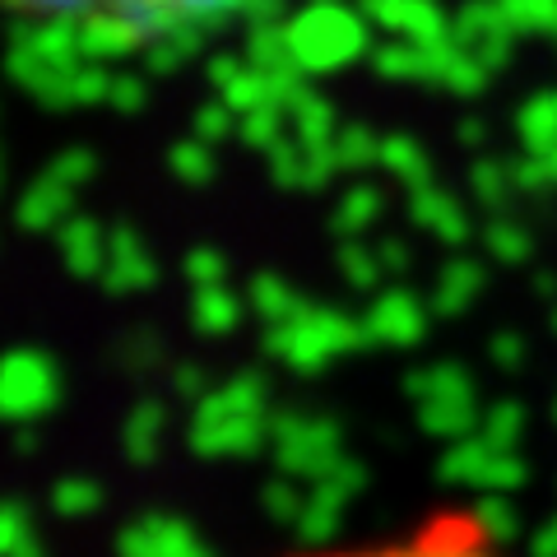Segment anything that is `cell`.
I'll return each instance as SVG.
<instances>
[{"instance_id": "53", "label": "cell", "mask_w": 557, "mask_h": 557, "mask_svg": "<svg viewBox=\"0 0 557 557\" xmlns=\"http://www.w3.org/2000/svg\"><path fill=\"white\" fill-rule=\"evenodd\" d=\"M182 14H190V20H205L209 28L214 24H223L228 14H237L242 10V0H172Z\"/></svg>"}, {"instance_id": "47", "label": "cell", "mask_w": 557, "mask_h": 557, "mask_svg": "<svg viewBox=\"0 0 557 557\" xmlns=\"http://www.w3.org/2000/svg\"><path fill=\"white\" fill-rule=\"evenodd\" d=\"M237 121H242V116H237L228 102H223V94H219L214 102H205V108L196 112V135L209 139V145H223L228 135H237Z\"/></svg>"}, {"instance_id": "26", "label": "cell", "mask_w": 557, "mask_h": 557, "mask_svg": "<svg viewBox=\"0 0 557 557\" xmlns=\"http://www.w3.org/2000/svg\"><path fill=\"white\" fill-rule=\"evenodd\" d=\"M381 209H386V196H381L376 186H368V182L348 186L344 196L335 200V214H330V233H335L339 242L372 233V223L381 219Z\"/></svg>"}, {"instance_id": "11", "label": "cell", "mask_w": 557, "mask_h": 557, "mask_svg": "<svg viewBox=\"0 0 557 557\" xmlns=\"http://www.w3.org/2000/svg\"><path fill=\"white\" fill-rule=\"evenodd\" d=\"M116 548H121V557H209L196 530H190L182 516H163V511L135 516V525L121 530Z\"/></svg>"}, {"instance_id": "50", "label": "cell", "mask_w": 557, "mask_h": 557, "mask_svg": "<svg viewBox=\"0 0 557 557\" xmlns=\"http://www.w3.org/2000/svg\"><path fill=\"white\" fill-rule=\"evenodd\" d=\"M487 358H493L497 372H520L525 368V358H530V344L520 339L516 330H497L493 344H487Z\"/></svg>"}, {"instance_id": "61", "label": "cell", "mask_w": 557, "mask_h": 557, "mask_svg": "<svg viewBox=\"0 0 557 557\" xmlns=\"http://www.w3.org/2000/svg\"><path fill=\"white\" fill-rule=\"evenodd\" d=\"M534 288L544 293V298H557V274H548V270H544V274L534 278Z\"/></svg>"}, {"instance_id": "43", "label": "cell", "mask_w": 557, "mask_h": 557, "mask_svg": "<svg viewBox=\"0 0 557 557\" xmlns=\"http://www.w3.org/2000/svg\"><path fill=\"white\" fill-rule=\"evenodd\" d=\"M284 121H288V112L284 108H256V112H247L237 121V139L247 145L251 153H270L278 139H284Z\"/></svg>"}, {"instance_id": "15", "label": "cell", "mask_w": 557, "mask_h": 557, "mask_svg": "<svg viewBox=\"0 0 557 557\" xmlns=\"http://www.w3.org/2000/svg\"><path fill=\"white\" fill-rule=\"evenodd\" d=\"M409 219H413L423 233H432L437 242H446V247H460V242H469V233H474V228H469L465 205L450 196L446 186H437V182L409 190Z\"/></svg>"}, {"instance_id": "18", "label": "cell", "mask_w": 557, "mask_h": 557, "mask_svg": "<svg viewBox=\"0 0 557 557\" xmlns=\"http://www.w3.org/2000/svg\"><path fill=\"white\" fill-rule=\"evenodd\" d=\"M242 311H247V293H233L228 284H205L190 298V325L205 339H228L242 325Z\"/></svg>"}, {"instance_id": "4", "label": "cell", "mask_w": 557, "mask_h": 557, "mask_svg": "<svg viewBox=\"0 0 557 557\" xmlns=\"http://www.w3.org/2000/svg\"><path fill=\"white\" fill-rule=\"evenodd\" d=\"M61 395H65V381L47 348H14L5 368H0V413L14 428L42 423L47 413H57Z\"/></svg>"}, {"instance_id": "46", "label": "cell", "mask_w": 557, "mask_h": 557, "mask_svg": "<svg viewBox=\"0 0 557 557\" xmlns=\"http://www.w3.org/2000/svg\"><path fill=\"white\" fill-rule=\"evenodd\" d=\"M228 270L233 260L223 256L219 247H190L182 260V274L190 278V288H205V284H228Z\"/></svg>"}, {"instance_id": "9", "label": "cell", "mask_w": 557, "mask_h": 557, "mask_svg": "<svg viewBox=\"0 0 557 557\" xmlns=\"http://www.w3.org/2000/svg\"><path fill=\"white\" fill-rule=\"evenodd\" d=\"M112 298H131V293H145L159 284V260H153L149 242L139 237L135 223H112L108 233V270L98 278Z\"/></svg>"}, {"instance_id": "23", "label": "cell", "mask_w": 557, "mask_h": 557, "mask_svg": "<svg viewBox=\"0 0 557 557\" xmlns=\"http://www.w3.org/2000/svg\"><path fill=\"white\" fill-rule=\"evenodd\" d=\"M405 395L413 405H428V399H479V386L460 362H428V368H413L405 376Z\"/></svg>"}, {"instance_id": "40", "label": "cell", "mask_w": 557, "mask_h": 557, "mask_svg": "<svg viewBox=\"0 0 557 557\" xmlns=\"http://www.w3.org/2000/svg\"><path fill=\"white\" fill-rule=\"evenodd\" d=\"M335 153H339V168L344 172H368L372 163L381 168V135L348 121V126L335 131Z\"/></svg>"}, {"instance_id": "22", "label": "cell", "mask_w": 557, "mask_h": 557, "mask_svg": "<svg viewBox=\"0 0 557 557\" xmlns=\"http://www.w3.org/2000/svg\"><path fill=\"white\" fill-rule=\"evenodd\" d=\"M163 432H168V405L163 399H139L131 409L126 428H121V446H126L131 465H153L163 456Z\"/></svg>"}, {"instance_id": "57", "label": "cell", "mask_w": 557, "mask_h": 557, "mask_svg": "<svg viewBox=\"0 0 557 557\" xmlns=\"http://www.w3.org/2000/svg\"><path fill=\"white\" fill-rule=\"evenodd\" d=\"M381 557H479L474 548L456 544V539H428L423 548H409V553H381Z\"/></svg>"}, {"instance_id": "2", "label": "cell", "mask_w": 557, "mask_h": 557, "mask_svg": "<svg viewBox=\"0 0 557 557\" xmlns=\"http://www.w3.org/2000/svg\"><path fill=\"white\" fill-rule=\"evenodd\" d=\"M288 42L307 75H335L358 57H368L372 33L362 10H348L339 0H311L288 20Z\"/></svg>"}, {"instance_id": "55", "label": "cell", "mask_w": 557, "mask_h": 557, "mask_svg": "<svg viewBox=\"0 0 557 557\" xmlns=\"http://www.w3.org/2000/svg\"><path fill=\"white\" fill-rule=\"evenodd\" d=\"M376 256H381V265H386V274H409V265H413L409 242H399V237H381Z\"/></svg>"}, {"instance_id": "35", "label": "cell", "mask_w": 557, "mask_h": 557, "mask_svg": "<svg viewBox=\"0 0 557 557\" xmlns=\"http://www.w3.org/2000/svg\"><path fill=\"white\" fill-rule=\"evenodd\" d=\"M0 553L5 557H42L38 525H33V511L20 497L0 507Z\"/></svg>"}, {"instance_id": "21", "label": "cell", "mask_w": 557, "mask_h": 557, "mask_svg": "<svg viewBox=\"0 0 557 557\" xmlns=\"http://www.w3.org/2000/svg\"><path fill=\"white\" fill-rule=\"evenodd\" d=\"M205 38H209L205 20H182L177 28L149 38L145 42V75H172V70H182L190 57H200L205 51Z\"/></svg>"}, {"instance_id": "37", "label": "cell", "mask_w": 557, "mask_h": 557, "mask_svg": "<svg viewBox=\"0 0 557 557\" xmlns=\"http://www.w3.org/2000/svg\"><path fill=\"white\" fill-rule=\"evenodd\" d=\"M525 428H530L525 405H520V399H497V405L483 413L479 437H483L487 446H497V450H516L520 437H525Z\"/></svg>"}, {"instance_id": "7", "label": "cell", "mask_w": 557, "mask_h": 557, "mask_svg": "<svg viewBox=\"0 0 557 557\" xmlns=\"http://www.w3.org/2000/svg\"><path fill=\"white\" fill-rule=\"evenodd\" d=\"M270 446V413H214L190 423V450L200 460H251Z\"/></svg>"}, {"instance_id": "51", "label": "cell", "mask_w": 557, "mask_h": 557, "mask_svg": "<svg viewBox=\"0 0 557 557\" xmlns=\"http://www.w3.org/2000/svg\"><path fill=\"white\" fill-rule=\"evenodd\" d=\"M209 391H214V376H209L205 362H182V368L172 372V395L186 399V405H200Z\"/></svg>"}, {"instance_id": "12", "label": "cell", "mask_w": 557, "mask_h": 557, "mask_svg": "<svg viewBox=\"0 0 557 557\" xmlns=\"http://www.w3.org/2000/svg\"><path fill=\"white\" fill-rule=\"evenodd\" d=\"M145 33H139L126 14H116L112 5H98L89 14H79V47L89 61H121V57H135V51H145Z\"/></svg>"}, {"instance_id": "59", "label": "cell", "mask_w": 557, "mask_h": 557, "mask_svg": "<svg viewBox=\"0 0 557 557\" xmlns=\"http://www.w3.org/2000/svg\"><path fill=\"white\" fill-rule=\"evenodd\" d=\"M530 553H534V557H557V516L530 539Z\"/></svg>"}, {"instance_id": "13", "label": "cell", "mask_w": 557, "mask_h": 557, "mask_svg": "<svg viewBox=\"0 0 557 557\" xmlns=\"http://www.w3.org/2000/svg\"><path fill=\"white\" fill-rule=\"evenodd\" d=\"M446 47H423V42H409V38H391L372 47V65L381 79H395V84H442V65H446Z\"/></svg>"}, {"instance_id": "48", "label": "cell", "mask_w": 557, "mask_h": 557, "mask_svg": "<svg viewBox=\"0 0 557 557\" xmlns=\"http://www.w3.org/2000/svg\"><path fill=\"white\" fill-rule=\"evenodd\" d=\"M159 358H163L159 330H135V335H126V344H121V362H126L131 372H149Z\"/></svg>"}, {"instance_id": "6", "label": "cell", "mask_w": 557, "mask_h": 557, "mask_svg": "<svg viewBox=\"0 0 557 557\" xmlns=\"http://www.w3.org/2000/svg\"><path fill=\"white\" fill-rule=\"evenodd\" d=\"M450 38H456L465 51H474L493 75H502L507 61H511V51H516L520 33L511 28L502 0H465V5L450 14Z\"/></svg>"}, {"instance_id": "56", "label": "cell", "mask_w": 557, "mask_h": 557, "mask_svg": "<svg viewBox=\"0 0 557 557\" xmlns=\"http://www.w3.org/2000/svg\"><path fill=\"white\" fill-rule=\"evenodd\" d=\"M242 70H247V57H233V51H223V57H209L205 75H209V84H214V89L223 94V89H228V84L242 75Z\"/></svg>"}, {"instance_id": "49", "label": "cell", "mask_w": 557, "mask_h": 557, "mask_svg": "<svg viewBox=\"0 0 557 557\" xmlns=\"http://www.w3.org/2000/svg\"><path fill=\"white\" fill-rule=\"evenodd\" d=\"M108 108H112V112H121V116L145 112V108H149V79H145V75H116V79H112V98H108Z\"/></svg>"}, {"instance_id": "42", "label": "cell", "mask_w": 557, "mask_h": 557, "mask_svg": "<svg viewBox=\"0 0 557 557\" xmlns=\"http://www.w3.org/2000/svg\"><path fill=\"white\" fill-rule=\"evenodd\" d=\"M520 38H557V0H502Z\"/></svg>"}, {"instance_id": "5", "label": "cell", "mask_w": 557, "mask_h": 557, "mask_svg": "<svg viewBox=\"0 0 557 557\" xmlns=\"http://www.w3.org/2000/svg\"><path fill=\"white\" fill-rule=\"evenodd\" d=\"M437 479L450 487H479V493H516L530 483V465L516 450L487 446L479 432L446 446V456L437 460Z\"/></svg>"}, {"instance_id": "44", "label": "cell", "mask_w": 557, "mask_h": 557, "mask_svg": "<svg viewBox=\"0 0 557 557\" xmlns=\"http://www.w3.org/2000/svg\"><path fill=\"white\" fill-rule=\"evenodd\" d=\"M265 163H270V182L278 190H302L307 182V149H302V139H278V145L265 153Z\"/></svg>"}, {"instance_id": "54", "label": "cell", "mask_w": 557, "mask_h": 557, "mask_svg": "<svg viewBox=\"0 0 557 557\" xmlns=\"http://www.w3.org/2000/svg\"><path fill=\"white\" fill-rule=\"evenodd\" d=\"M242 20L247 24H288V0H242Z\"/></svg>"}, {"instance_id": "33", "label": "cell", "mask_w": 557, "mask_h": 557, "mask_svg": "<svg viewBox=\"0 0 557 557\" xmlns=\"http://www.w3.org/2000/svg\"><path fill=\"white\" fill-rule=\"evenodd\" d=\"M469 525L483 539H493V544H511L520 534V507L511 502V493H483L474 511H469Z\"/></svg>"}, {"instance_id": "19", "label": "cell", "mask_w": 557, "mask_h": 557, "mask_svg": "<svg viewBox=\"0 0 557 557\" xmlns=\"http://www.w3.org/2000/svg\"><path fill=\"white\" fill-rule=\"evenodd\" d=\"M214 413H270V376L256 368L228 376L196 405V418H214Z\"/></svg>"}, {"instance_id": "52", "label": "cell", "mask_w": 557, "mask_h": 557, "mask_svg": "<svg viewBox=\"0 0 557 557\" xmlns=\"http://www.w3.org/2000/svg\"><path fill=\"white\" fill-rule=\"evenodd\" d=\"M14 14H89L108 0H10Z\"/></svg>"}, {"instance_id": "14", "label": "cell", "mask_w": 557, "mask_h": 557, "mask_svg": "<svg viewBox=\"0 0 557 557\" xmlns=\"http://www.w3.org/2000/svg\"><path fill=\"white\" fill-rule=\"evenodd\" d=\"M57 251L75 278H102L108 270V228L94 214H70L57 228Z\"/></svg>"}, {"instance_id": "25", "label": "cell", "mask_w": 557, "mask_h": 557, "mask_svg": "<svg viewBox=\"0 0 557 557\" xmlns=\"http://www.w3.org/2000/svg\"><path fill=\"white\" fill-rule=\"evenodd\" d=\"M479 423H483L479 399H428V405H418V428L446 446L460 437H474Z\"/></svg>"}, {"instance_id": "17", "label": "cell", "mask_w": 557, "mask_h": 557, "mask_svg": "<svg viewBox=\"0 0 557 557\" xmlns=\"http://www.w3.org/2000/svg\"><path fill=\"white\" fill-rule=\"evenodd\" d=\"M483 288H487V270L474 256H456L437 270L428 307H432V317H465V311L483 298Z\"/></svg>"}, {"instance_id": "30", "label": "cell", "mask_w": 557, "mask_h": 557, "mask_svg": "<svg viewBox=\"0 0 557 557\" xmlns=\"http://www.w3.org/2000/svg\"><path fill=\"white\" fill-rule=\"evenodd\" d=\"M516 135H520V145L534 149V153H544V149L557 145V89H544V94L520 102Z\"/></svg>"}, {"instance_id": "27", "label": "cell", "mask_w": 557, "mask_h": 557, "mask_svg": "<svg viewBox=\"0 0 557 557\" xmlns=\"http://www.w3.org/2000/svg\"><path fill=\"white\" fill-rule=\"evenodd\" d=\"M381 168L405 190H418L432 182V159H428L423 139H413V135H381Z\"/></svg>"}, {"instance_id": "31", "label": "cell", "mask_w": 557, "mask_h": 557, "mask_svg": "<svg viewBox=\"0 0 557 557\" xmlns=\"http://www.w3.org/2000/svg\"><path fill=\"white\" fill-rule=\"evenodd\" d=\"M168 168H172V177H177L182 186H209L219 177V153L209 139L200 135H190V139H177V145L168 149Z\"/></svg>"}, {"instance_id": "36", "label": "cell", "mask_w": 557, "mask_h": 557, "mask_svg": "<svg viewBox=\"0 0 557 557\" xmlns=\"http://www.w3.org/2000/svg\"><path fill=\"white\" fill-rule=\"evenodd\" d=\"M298 539L307 548H321V544H330L339 530H344V502H335V497H325V493H311L307 497V507H302V516H298Z\"/></svg>"}, {"instance_id": "10", "label": "cell", "mask_w": 557, "mask_h": 557, "mask_svg": "<svg viewBox=\"0 0 557 557\" xmlns=\"http://www.w3.org/2000/svg\"><path fill=\"white\" fill-rule=\"evenodd\" d=\"M362 14L376 28H386L391 38H409L423 47L450 42V14L437 0H362Z\"/></svg>"}, {"instance_id": "1", "label": "cell", "mask_w": 557, "mask_h": 557, "mask_svg": "<svg viewBox=\"0 0 557 557\" xmlns=\"http://www.w3.org/2000/svg\"><path fill=\"white\" fill-rule=\"evenodd\" d=\"M368 344H372L368 325L344 317L335 307H307L293 321L265 325V354L278 358L298 376H321L335 358L358 354V348H368Z\"/></svg>"}, {"instance_id": "8", "label": "cell", "mask_w": 557, "mask_h": 557, "mask_svg": "<svg viewBox=\"0 0 557 557\" xmlns=\"http://www.w3.org/2000/svg\"><path fill=\"white\" fill-rule=\"evenodd\" d=\"M428 317L432 307L418 298V293L409 288H381L368 317H362V325H368L372 344H386V348H418L428 335Z\"/></svg>"}, {"instance_id": "28", "label": "cell", "mask_w": 557, "mask_h": 557, "mask_svg": "<svg viewBox=\"0 0 557 557\" xmlns=\"http://www.w3.org/2000/svg\"><path fill=\"white\" fill-rule=\"evenodd\" d=\"M247 61L260 65L265 75H307L293 57V42H288V24H251V38H247Z\"/></svg>"}, {"instance_id": "29", "label": "cell", "mask_w": 557, "mask_h": 557, "mask_svg": "<svg viewBox=\"0 0 557 557\" xmlns=\"http://www.w3.org/2000/svg\"><path fill=\"white\" fill-rule=\"evenodd\" d=\"M483 251L497 260V265H530V256H534V237L530 228L520 219L511 214H497L483 223Z\"/></svg>"}, {"instance_id": "3", "label": "cell", "mask_w": 557, "mask_h": 557, "mask_svg": "<svg viewBox=\"0 0 557 557\" xmlns=\"http://www.w3.org/2000/svg\"><path fill=\"white\" fill-rule=\"evenodd\" d=\"M270 446H274V465L284 469V474L317 483L325 469L344 456V428L325 413L278 409V413H270Z\"/></svg>"}, {"instance_id": "60", "label": "cell", "mask_w": 557, "mask_h": 557, "mask_svg": "<svg viewBox=\"0 0 557 557\" xmlns=\"http://www.w3.org/2000/svg\"><path fill=\"white\" fill-rule=\"evenodd\" d=\"M539 159H544V172H548V186L557 190V145H553V149H544V153H539Z\"/></svg>"}, {"instance_id": "62", "label": "cell", "mask_w": 557, "mask_h": 557, "mask_svg": "<svg viewBox=\"0 0 557 557\" xmlns=\"http://www.w3.org/2000/svg\"><path fill=\"white\" fill-rule=\"evenodd\" d=\"M553 418H557V399H553Z\"/></svg>"}, {"instance_id": "39", "label": "cell", "mask_w": 557, "mask_h": 557, "mask_svg": "<svg viewBox=\"0 0 557 557\" xmlns=\"http://www.w3.org/2000/svg\"><path fill=\"white\" fill-rule=\"evenodd\" d=\"M298 483H302L298 474H284V469H278V474L260 487V507H265V516L278 520V525H298V516L307 507L311 493H302Z\"/></svg>"}, {"instance_id": "24", "label": "cell", "mask_w": 557, "mask_h": 557, "mask_svg": "<svg viewBox=\"0 0 557 557\" xmlns=\"http://www.w3.org/2000/svg\"><path fill=\"white\" fill-rule=\"evenodd\" d=\"M247 307L265 325H278V321H293L298 311H307L311 302H307V293L293 288L284 274L260 270V274H251V284H247Z\"/></svg>"}, {"instance_id": "34", "label": "cell", "mask_w": 557, "mask_h": 557, "mask_svg": "<svg viewBox=\"0 0 557 557\" xmlns=\"http://www.w3.org/2000/svg\"><path fill=\"white\" fill-rule=\"evenodd\" d=\"M102 507V483L84 474H65L51 483V511L61 520H89Z\"/></svg>"}, {"instance_id": "45", "label": "cell", "mask_w": 557, "mask_h": 557, "mask_svg": "<svg viewBox=\"0 0 557 557\" xmlns=\"http://www.w3.org/2000/svg\"><path fill=\"white\" fill-rule=\"evenodd\" d=\"M47 172H51L57 182L84 190V186L98 177V153H94V149H84V145H70V149H61L57 159L47 163Z\"/></svg>"}, {"instance_id": "38", "label": "cell", "mask_w": 557, "mask_h": 557, "mask_svg": "<svg viewBox=\"0 0 557 557\" xmlns=\"http://www.w3.org/2000/svg\"><path fill=\"white\" fill-rule=\"evenodd\" d=\"M335 265H339V274H344V284L358 288V293H376V284L386 278V265H381L376 247H362L358 237L344 242L339 256H335Z\"/></svg>"}, {"instance_id": "16", "label": "cell", "mask_w": 557, "mask_h": 557, "mask_svg": "<svg viewBox=\"0 0 557 557\" xmlns=\"http://www.w3.org/2000/svg\"><path fill=\"white\" fill-rule=\"evenodd\" d=\"M75 200H79V190L65 186V182H57V177H51V172L42 168V177L33 182V186H24L14 219H20L24 233H57L61 223L75 214Z\"/></svg>"}, {"instance_id": "32", "label": "cell", "mask_w": 557, "mask_h": 557, "mask_svg": "<svg viewBox=\"0 0 557 557\" xmlns=\"http://www.w3.org/2000/svg\"><path fill=\"white\" fill-rule=\"evenodd\" d=\"M469 196H474L483 209H507L511 196H520L516 190V177H511V163L502 159H474L469 163Z\"/></svg>"}, {"instance_id": "41", "label": "cell", "mask_w": 557, "mask_h": 557, "mask_svg": "<svg viewBox=\"0 0 557 557\" xmlns=\"http://www.w3.org/2000/svg\"><path fill=\"white\" fill-rule=\"evenodd\" d=\"M368 483H372L368 465L354 460V456H348V450H344V456H339L335 465H330L317 483H311V493H325V497H335V502H344V507H348V502H354V497H358Z\"/></svg>"}, {"instance_id": "63", "label": "cell", "mask_w": 557, "mask_h": 557, "mask_svg": "<svg viewBox=\"0 0 557 557\" xmlns=\"http://www.w3.org/2000/svg\"><path fill=\"white\" fill-rule=\"evenodd\" d=\"M553 325H557V311H553Z\"/></svg>"}, {"instance_id": "58", "label": "cell", "mask_w": 557, "mask_h": 557, "mask_svg": "<svg viewBox=\"0 0 557 557\" xmlns=\"http://www.w3.org/2000/svg\"><path fill=\"white\" fill-rule=\"evenodd\" d=\"M460 145L465 149H483L487 145V121L483 116H465L460 121Z\"/></svg>"}, {"instance_id": "20", "label": "cell", "mask_w": 557, "mask_h": 557, "mask_svg": "<svg viewBox=\"0 0 557 557\" xmlns=\"http://www.w3.org/2000/svg\"><path fill=\"white\" fill-rule=\"evenodd\" d=\"M284 112H288V121H293V131H298L302 145H325V139H335V131H339L335 102L321 98L307 79H298V84L288 89Z\"/></svg>"}]
</instances>
